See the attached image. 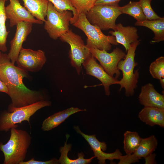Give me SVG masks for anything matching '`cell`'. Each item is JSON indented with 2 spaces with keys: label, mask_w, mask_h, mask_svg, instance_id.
<instances>
[{
  "label": "cell",
  "mask_w": 164,
  "mask_h": 164,
  "mask_svg": "<svg viewBox=\"0 0 164 164\" xmlns=\"http://www.w3.org/2000/svg\"><path fill=\"white\" fill-rule=\"evenodd\" d=\"M28 71L12 63L7 54L2 53L0 57V80L7 87V94L12 103L8 111L45 100L41 93L27 87L23 80L28 77Z\"/></svg>",
  "instance_id": "1"
},
{
  "label": "cell",
  "mask_w": 164,
  "mask_h": 164,
  "mask_svg": "<svg viewBox=\"0 0 164 164\" xmlns=\"http://www.w3.org/2000/svg\"><path fill=\"white\" fill-rule=\"evenodd\" d=\"M5 144L0 142V151L3 153L4 164H19L24 161L31 143L32 137L26 131L13 128Z\"/></svg>",
  "instance_id": "2"
},
{
  "label": "cell",
  "mask_w": 164,
  "mask_h": 164,
  "mask_svg": "<svg viewBox=\"0 0 164 164\" xmlns=\"http://www.w3.org/2000/svg\"><path fill=\"white\" fill-rule=\"evenodd\" d=\"M140 41L138 40L130 44L124 59L120 60L117 65L118 69L122 71L123 76L120 80L116 82L115 84L120 85V91L124 88L125 95L128 97L134 94L135 90L137 87L139 73L138 69L134 70L137 65L135 58V52Z\"/></svg>",
  "instance_id": "3"
},
{
  "label": "cell",
  "mask_w": 164,
  "mask_h": 164,
  "mask_svg": "<svg viewBox=\"0 0 164 164\" xmlns=\"http://www.w3.org/2000/svg\"><path fill=\"white\" fill-rule=\"evenodd\" d=\"M72 25L85 33L87 37L86 45L88 48L107 51L111 50L112 45L118 44L114 36L105 35L99 27L91 24L84 13L79 15L77 21Z\"/></svg>",
  "instance_id": "4"
},
{
  "label": "cell",
  "mask_w": 164,
  "mask_h": 164,
  "mask_svg": "<svg viewBox=\"0 0 164 164\" xmlns=\"http://www.w3.org/2000/svg\"><path fill=\"white\" fill-rule=\"evenodd\" d=\"M51 105L50 101H40L33 104L15 108L10 111H3L0 113V132H7L13 128H17L18 124L24 121L30 124V119L37 111Z\"/></svg>",
  "instance_id": "5"
},
{
  "label": "cell",
  "mask_w": 164,
  "mask_h": 164,
  "mask_svg": "<svg viewBox=\"0 0 164 164\" xmlns=\"http://www.w3.org/2000/svg\"><path fill=\"white\" fill-rule=\"evenodd\" d=\"M118 4L95 5L86 14V18L91 24L101 30L116 29L115 21L122 13Z\"/></svg>",
  "instance_id": "6"
},
{
  "label": "cell",
  "mask_w": 164,
  "mask_h": 164,
  "mask_svg": "<svg viewBox=\"0 0 164 164\" xmlns=\"http://www.w3.org/2000/svg\"><path fill=\"white\" fill-rule=\"evenodd\" d=\"M72 15L68 10L58 11L53 4L49 2L44 29L51 38L56 40L70 29Z\"/></svg>",
  "instance_id": "7"
},
{
  "label": "cell",
  "mask_w": 164,
  "mask_h": 164,
  "mask_svg": "<svg viewBox=\"0 0 164 164\" xmlns=\"http://www.w3.org/2000/svg\"><path fill=\"white\" fill-rule=\"evenodd\" d=\"M59 38L70 46L69 57L70 63L80 75L83 63L91 54L89 48L84 44L81 36L71 29L63 34Z\"/></svg>",
  "instance_id": "8"
},
{
  "label": "cell",
  "mask_w": 164,
  "mask_h": 164,
  "mask_svg": "<svg viewBox=\"0 0 164 164\" xmlns=\"http://www.w3.org/2000/svg\"><path fill=\"white\" fill-rule=\"evenodd\" d=\"M91 53L100 63L106 72L110 76L116 78L120 75L117 65L120 61L124 58L125 53L121 49L117 47L108 53L104 50L88 48Z\"/></svg>",
  "instance_id": "9"
},
{
  "label": "cell",
  "mask_w": 164,
  "mask_h": 164,
  "mask_svg": "<svg viewBox=\"0 0 164 164\" xmlns=\"http://www.w3.org/2000/svg\"><path fill=\"white\" fill-rule=\"evenodd\" d=\"M46 61L45 53L43 51L22 47L16 62L17 67L26 71L37 72L42 69Z\"/></svg>",
  "instance_id": "10"
},
{
  "label": "cell",
  "mask_w": 164,
  "mask_h": 164,
  "mask_svg": "<svg viewBox=\"0 0 164 164\" xmlns=\"http://www.w3.org/2000/svg\"><path fill=\"white\" fill-rule=\"evenodd\" d=\"M9 3L5 6L7 19L9 20L10 27L16 26L22 22H29L33 24H42L43 22L36 19L24 7L19 0H9Z\"/></svg>",
  "instance_id": "11"
},
{
  "label": "cell",
  "mask_w": 164,
  "mask_h": 164,
  "mask_svg": "<svg viewBox=\"0 0 164 164\" xmlns=\"http://www.w3.org/2000/svg\"><path fill=\"white\" fill-rule=\"evenodd\" d=\"M74 129L78 134L81 135L86 140L90 145L91 149L93 151L94 155L98 161V163L101 164L106 163V159L112 161L114 159H119L122 155L120 150L117 149L113 152L106 153L105 151L107 148L106 143L98 141L95 135H88L82 132L78 126H74Z\"/></svg>",
  "instance_id": "12"
},
{
  "label": "cell",
  "mask_w": 164,
  "mask_h": 164,
  "mask_svg": "<svg viewBox=\"0 0 164 164\" xmlns=\"http://www.w3.org/2000/svg\"><path fill=\"white\" fill-rule=\"evenodd\" d=\"M82 65L87 74L96 77L101 82L104 87L106 95H109L110 87L111 85L115 84L116 82L118 80L117 78L108 74L91 54L83 63Z\"/></svg>",
  "instance_id": "13"
},
{
  "label": "cell",
  "mask_w": 164,
  "mask_h": 164,
  "mask_svg": "<svg viewBox=\"0 0 164 164\" xmlns=\"http://www.w3.org/2000/svg\"><path fill=\"white\" fill-rule=\"evenodd\" d=\"M33 23L27 22H19L16 25L15 35L10 42V49L8 56L11 62L15 64L19 52L22 48L23 43L31 33Z\"/></svg>",
  "instance_id": "14"
},
{
  "label": "cell",
  "mask_w": 164,
  "mask_h": 164,
  "mask_svg": "<svg viewBox=\"0 0 164 164\" xmlns=\"http://www.w3.org/2000/svg\"><path fill=\"white\" fill-rule=\"evenodd\" d=\"M140 104L144 107L164 108V96L158 93L149 83L142 86L138 96Z\"/></svg>",
  "instance_id": "15"
},
{
  "label": "cell",
  "mask_w": 164,
  "mask_h": 164,
  "mask_svg": "<svg viewBox=\"0 0 164 164\" xmlns=\"http://www.w3.org/2000/svg\"><path fill=\"white\" fill-rule=\"evenodd\" d=\"M137 29L135 27L124 26L121 23L116 25L114 31H111L109 33L115 37L118 43L123 45L126 51L130 44L138 40L139 36Z\"/></svg>",
  "instance_id": "16"
},
{
  "label": "cell",
  "mask_w": 164,
  "mask_h": 164,
  "mask_svg": "<svg viewBox=\"0 0 164 164\" xmlns=\"http://www.w3.org/2000/svg\"><path fill=\"white\" fill-rule=\"evenodd\" d=\"M138 118L150 126L158 125L164 127V108L144 107L139 112Z\"/></svg>",
  "instance_id": "17"
},
{
  "label": "cell",
  "mask_w": 164,
  "mask_h": 164,
  "mask_svg": "<svg viewBox=\"0 0 164 164\" xmlns=\"http://www.w3.org/2000/svg\"><path fill=\"white\" fill-rule=\"evenodd\" d=\"M77 107H71L57 112L48 117L43 122L42 130L48 131L57 127L71 115L76 113L86 111Z\"/></svg>",
  "instance_id": "18"
},
{
  "label": "cell",
  "mask_w": 164,
  "mask_h": 164,
  "mask_svg": "<svg viewBox=\"0 0 164 164\" xmlns=\"http://www.w3.org/2000/svg\"><path fill=\"white\" fill-rule=\"evenodd\" d=\"M24 7L37 19L46 21L49 1L48 0H22Z\"/></svg>",
  "instance_id": "19"
},
{
  "label": "cell",
  "mask_w": 164,
  "mask_h": 164,
  "mask_svg": "<svg viewBox=\"0 0 164 164\" xmlns=\"http://www.w3.org/2000/svg\"><path fill=\"white\" fill-rule=\"evenodd\" d=\"M136 26H143L151 30L154 32V36L151 43H154L164 40V18L147 20L140 22L137 21L135 23Z\"/></svg>",
  "instance_id": "20"
},
{
  "label": "cell",
  "mask_w": 164,
  "mask_h": 164,
  "mask_svg": "<svg viewBox=\"0 0 164 164\" xmlns=\"http://www.w3.org/2000/svg\"><path fill=\"white\" fill-rule=\"evenodd\" d=\"M70 135L67 134L66 135V140L63 146L60 148V152L61 155L58 160L59 164H88L90 163L92 159L96 158L95 156H94L91 158L85 159L84 158V154L81 152L78 153L77 154L78 158L75 159H70L68 157V153L69 151L71 150L72 145L71 144H67V142Z\"/></svg>",
  "instance_id": "21"
},
{
  "label": "cell",
  "mask_w": 164,
  "mask_h": 164,
  "mask_svg": "<svg viewBox=\"0 0 164 164\" xmlns=\"http://www.w3.org/2000/svg\"><path fill=\"white\" fill-rule=\"evenodd\" d=\"M158 144L157 140L154 135L147 138H142L139 145L132 155L139 160L142 158H145L155 151Z\"/></svg>",
  "instance_id": "22"
},
{
  "label": "cell",
  "mask_w": 164,
  "mask_h": 164,
  "mask_svg": "<svg viewBox=\"0 0 164 164\" xmlns=\"http://www.w3.org/2000/svg\"><path fill=\"white\" fill-rule=\"evenodd\" d=\"M7 0H0V51L5 52L7 50L6 43L9 31L7 29L5 14V3Z\"/></svg>",
  "instance_id": "23"
},
{
  "label": "cell",
  "mask_w": 164,
  "mask_h": 164,
  "mask_svg": "<svg viewBox=\"0 0 164 164\" xmlns=\"http://www.w3.org/2000/svg\"><path fill=\"white\" fill-rule=\"evenodd\" d=\"M124 136V149L127 154H132L137 148L142 138L136 132L126 131Z\"/></svg>",
  "instance_id": "24"
},
{
  "label": "cell",
  "mask_w": 164,
  "mask_h": 164,
  "mask_svg": "<svg viewBox=\"0 0 164 164\" xmlns=\"http://www.w3.org/2000/svg\"><path fill=\"white\" fill-rule=\"evenodd\" d=\"M122 14H128L135 18L137 22L146 19L139 2L130 1L127 5L120 7Z\"/></svg>",
  "instance_id": "25"
},
{
  "label": "cell",
  "mask_w": 164,
  "mask_h": 164,
  "mask_svg": "<svg viewBox=\"0 0 164 164\" xmlns=\"http://www.w3.org/2000/svg\"><path fill=\"white\" fill-rule=\"evenodd\" d=\"M149 71L152 77L159 80L161 85L164 88V57L160 56L150 64Z\"/></svg>",
  "instance_id": "26"
},
{
  "label": "cell",
  "mask_w": 164,
  "mask_h": 164,
  "mask_svg": "<svg viewBox=\"0 0 164 164\" xmlns=\"http://www.w3.org/2000/svg\"><path fill=\"white\" fill-rule=\"evenodd\" d=\"M53 5L58 11L61 12L69 10L72 12L73 16L70 23L73 24L77 20L78 16L76 9L73 6L70 0H48Z\"/></svg>",
  "instance_id": "27"
},
{
  "label": "cell",
  "mask_w": 164,
  "mask_h": 164,
  "mask_svg": "<svg viewBox=\"0 0 164 164\" xmlns=\"http://www.w3.org/2000/svg\"><path fill=\"white\" fill-rule=\"evenodd\" d=\"M97 0H70L76 9L77 16L84 13L86 14L95 5Z\"/></svg>",
  "instance_id": "28"
},
{
  "label": "cell",
  "mask_w": 164,
  "mask_h": 164,
  "mask_svg": "<svg viewBox=\"0 0 164 164\" xmlns=\"http://www.w3.org/2000/svg\"><path fill=\"white\" fill-rule=\"evenodd\" d=\"M152 0H140L139 1L146 19L153 20L159 19V16L152 9L151 2Z\"/></svg>",
  "instance_id": "29"
},
{
  "label": "cell",
  "mask_w": 164,
  "mask_h": 164,
  "mask_svg": "<svg viewBox=\"0 0 164 164\" xmlns=\"http://www.w3.org/2000/svg\"><path fill=\"white\" fill-rule=\"evenodd\" d=\"M59 164L58 159L53 158L51 159L45 161H39L35 160L34 158L26 161H22L19 164Z\"/></svg>",
  "instance_id": "30"
},
{
  "label": "cell",
  "mask_w": 164,
  "mask_h": 164,
  "mask_svg": "<svg viewBox=\"0 0 164 164\" xmlns=\"http://www.w3.org/2000/svg\"><path fill=\"white\" fill-rule=\"evenodd\" d=\"M119 160L118 164H130L138 162L139 160L134 158L132 154L122 155Z\"/></svg>",
  "instance_id": "31"
},
{
  "label": "cell",
  "mask_w": 164,
  "mask_h": 164,
  "mask_svg": "<svg viewBox=\"0 0 164 164\" xmlns=\"http://www.w3.org/2000/svg\"><path fill=\"white\" fill-rule=\"evenodd\" d=\"M121 0H97L95 5L118 4Z\"/></svg>",
  "instance_id": "32"
},
{
  "label": "cell",
  "mask_w": 164,
  "mask_h": 164,
  "mask_svg": "<svg viewBox=\"0 0 164 164\" xmlns=\"http://www.w3.org/2000/svg\"><path fill=\"white\" fill-rule=\"evenodd\" d=\"M155 155L154 154H151L150 155L145 158V164H152L155 162L154 159Z\"/></svg>",
  "instance_id": "33"
},
{
  "label": "cell",
  "mask_w": 164,
  "mask_h": 164,
  "mask_svg": "<svg viewBox=\"0 0 164 164\" xmlns=\"http://www.w3.org/2000/svg\"><path fill=\"white\" fill-rule=\"evenodd\" d=\"M0 92H2L7 94L8 90L5 84L0 80Z\"/></svg>",
  "instance_id": "34"
},
{
  "label": "cell",
  "mask_w": 164,
  "mask_h": 164,
  "mask_svg": "<svg viewBox=\"0 0 164 164\" xmlns=\"http://www.w3.org/2000/svg\"><path fill=\"white\" fill-rule=\"evenodd\" d=\"M2 52L1 51H0V56H1V54H2Z\"/></svg>",
  "instance_id": "35"
}]
</instances>
